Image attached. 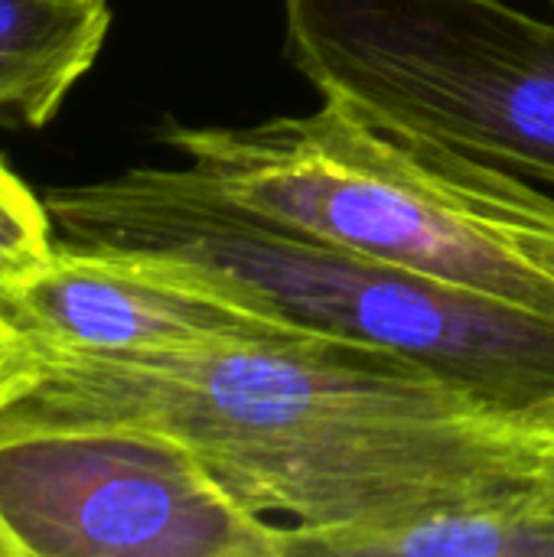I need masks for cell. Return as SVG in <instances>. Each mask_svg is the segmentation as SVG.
Listing matches in <instances>:
<instances>
[{
  "mask_svg": "<svg viewBox=\"0 0 554 557\" xmlns=\"http://www.w3.org/2000/svg\"><path fill=\"white\" fill-rule=\"evenodd\" d=\"M13 424L163 434L294 557H379L402 529L454 512H554V421L444 372L310 330L150 359L39 356Z\"/></svg>",
  "mask_w": 554,
  "mask_h": 557,
  "instance_id": "cell-1",
  "label": "cell"
},
{
  "mask_svg": "<svg viewBox=\"0 0 554 557\" xmlns=\"http://www.w3.org/2000/svg\"><path fill=\"white\" fill-rule=\"evenodd\" d=\"M46 209L65 245L216 271L310 333L411 356L554 421V323L264 219L189 163L52 189Z\"/></svg>",
  "mask_w": 554,
  "mask_h": 557,
  "instance_id": "cell-2",
  "label": "cell"
},
{
  "mask_svg": "<svg viewBox=\"0 0 554 557\" xmlns=\"http://www.w3.org/2000/svg\"><path fill=\"white\" fill-rule=\"evenodd\" d=\"M323 101L554 186V23L509 0H281Z\"/></svg>",
  "mask_w": 554,
  "mask_h": 557,
  "instance_id": "cell-3",
  "label": "cell"
},
{
  "mask_svg": "<svg viewBox=\"0 0 554 557\" xmlns=\"http://www.w3.org/2000/svg\"><path fill=\"white\" fill-rule=\"evenodd\" d=\"M0 525L23 557H294L183 444L114 424L0 428Z\"/></svg>",
  "mask_w": 554,
  "mask_h": 557,
  "instance_id": "cell-4",
  "label": "cell"
},
{
  "mask_svg": "<svg viewBox=\"0 0 554 557\" xmlns=\"http://www.w3.org/2000/svg\"><path fill=\"white\" fill-rule=\"evenodd\" d=\"M0 320L39 356L82 359H150L304 330L216 271L65 242L26 277L0 284Z\"/></svg>",
  "mask_w": 554,
  "mask_h": 557,
  "instance_id": "cell-5",
  "label": "cell"
},
{
  "mask_svg": "<svg viewBox=\"0 0 554 557\" xmlns=\"http://www.w3.org/2000/svg\"><path fill=\"white\" fill-rule=\"evenodd\" d=\"M108 29V0H0V124L46 127L98 62Z\"/></svg>",
  "mask_w": 554,
  "mask_h": 557,
  "instance_id": "cell-6",
  "label": "cell"
},
{
  "mask_svg": "<svg viewBox=\"0 0 554 557\" xmlns=\"http://www.w3.org/2000/svg\"><path fill=\"white\" fill-rule=\"evenodd\" d=\"M421 170L483 228L503 238L554 284V196L516 173L480 163L457 150L398 137Z\"/></svg>",
  "mask_w": 554,
  "mask_h": 557,
  "instance_id": "cell-7",
  "label": "cell"
},
{
  "mask_svg": "<svg viewBox=\"0 0 554 557\" xmlns=\"http://www.w3.org/2000/svg\"><path fill=\"white\" fill-rule=\"evenodd\" d=\"M379 557H554V512L490 509L415 522Z\"/></svg>",
  "mask_w": 554,
  "mask_h": 557,
  "instance_id": "cell-8",
  "label": "cell"
},
{
  "mask_svg": "<svg viewBox=\"0 0 554 557\" xmlns=\"http://www.w3.org/2000/svg\"><path fill=\"white\" fill-rule=\"evenodd\" d=\"M52 251L46 199H36V193L0 160V284L26 277Z\"/></svg>",
  "mask_w": 554,
  "mask_h": 557,
  "instance_id": "cell-9",
  "label": "cell"
},
{
  "mask_svg": "<svg viewBox=\"0 0 554 557\" xmlns=\"http://www.w3.org/2000/svg\"><path fill=\"white\" fill-rule=\"evenodd\" d=\"M39 369V352L10 323L0 320V418L36 385Z\"/></svg>",
  "mask_w": 554,
  "mask_h": 557,
  "instance_id": "cell-10",
  "label": "cell"
},
{
  "mask_svg": "<svg viewBox=\"0 0 554 557\" xmlns=\"http://www.w3.org/2000/svg\"><path fill=\"white\" fill-rule=\"evenodd\" d=\"M0 557H23L20 555V545L7 535V529L0 525Z\"/></svg>",
  "mask_w": 554,
  "mask_h": 557,
  "instance_id": "cell-11",
  "label": "cell"
},
{
  "mask_svg": "<svg viewBox=\"0 0 554 557\" xmlns=\"http://www.w3.org/2000/svg\"><path fill=\"white\" fill-rule=\"evenodd\" d=\"M552 3H554V0H552Z\"/></svg>",
  "mask_w": 554,
  "mask_h": 557,
  "instance_id": "cell-12",
  "label": "cell"
}]
</instances>
